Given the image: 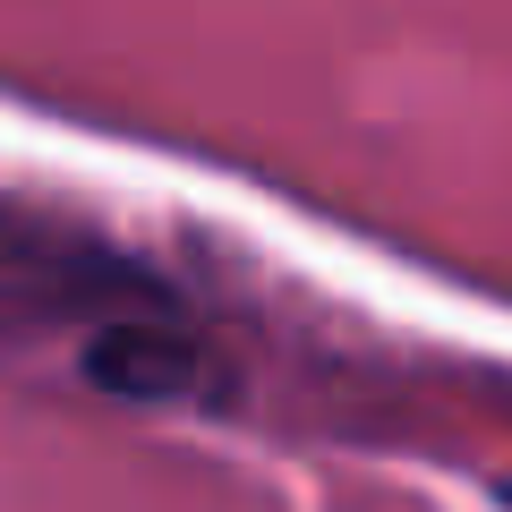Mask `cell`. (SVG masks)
Wrapping results in <instances>:
<instances>
[{
    "instance_id": "cell-1",
    "label": "cell",
    "mask_w": 512,
    "mask_h": 512,
    "mask_svg": "<svg viewBox=\"0 0 512 512\" xmlns=\"http://www.w3.org/2000/svg\"><path fill=\"white\" fill-rule=\"evenodd\" d=\"M86 367H94L103 393H120V402H197V393H205V350L180 342V333H163V325H111V333H94Z\"/></svg>"
}]
</instances>
